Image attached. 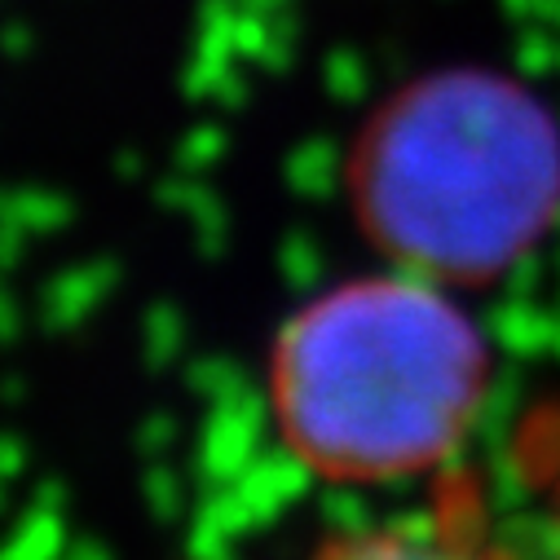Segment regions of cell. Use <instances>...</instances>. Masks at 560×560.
<instances>
[{"label": "cell", "instance_id": "3957f363", "mask_svg": "<svg viewBox=\"0 0 560 560\" xmlns=\"http://www.w3.org/2000/svg\"><path fill=\"white\" fill-rule=\"evenodd\" d=\"M525 477L538 494L542 512V560H560V401L538 406L525 419V433L516 442Z\"/></svg>", "mask_w": 560, "mask_h": 560}, {"label": "cell", "instance_id": "6da1fadb", "mask_svg": "<svg viewBox=\"0 0 560 560\" xmlns=\"http://www.w3.org/2000/svg\"><path fill=\"white\" fill-rule=\"evenodd\" d=\"M477 340L424 288L353 283L305 305L273 349V415L331 481L406 477L442 459L477 397Z\"/></svg>", "mask_w": 560, "mask_h": 560}, {"label": "cell", "instance_id": "7a4b0ae2", "mask_svg": "<svg viewBox=\"0 0 560 560\" xmlns=\"http://www.w3.org/2000/svg\"><path fill=\"white\" fill-rule=\"evenodd\" d=\"M314 560H525L494 525L472 477H451L424 508L380 525L349 529L318 547Z\"/></svg>", "mask_w": 560, "mask_h": 560}]
</instances>
